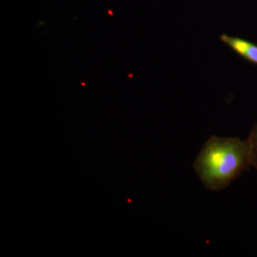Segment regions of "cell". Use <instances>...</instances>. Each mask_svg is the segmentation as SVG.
I'll list each match as a JSON object with an SVG mask.
<instances>
[{
  "label": "cell",
  "mask_w": 257,
  "mask_h": 257,
  "mask_svg": "<svg viewBox=\"0 0 257 257\" xmlns=\"http://www.w3.org/2000/svg\"><path fill=\"white\" fill-rule=\"evenodd\" d=\"M247 141L249 147L251 167L257 170V122L251 130Z\"/></svg>",
  "instance_id": "3957f363"
},
{
  "label": "cell",
  "mask_w": 257,
  "mask_h": 257,
  "mask_svg": "<svg viewBox=\"0 0 257 257\" xmlns=\"http://www.w3.org/2000/svg\"><path fill=\"white\" fill-rule=\"evenodd\" d=\"M220 39L223 43L226 44L245 60L257 64V45L244 39L226 34L221 35Z\"/></svg>",
  "instance_id": "7a4b0ae2"
},
{
  "label": "cell",
  "mask_w": 257,
  "mask_h": 257,
  "mask_svg": "<svg viewBox=\"0 0 257 257\" xmlns=\"http://www.w3.org/2000/svg\"><path fill=\"white\" fill-rule=\"evenodd\" d=\"M251 167L247 140L213 136L194 162V170L206 189L222 190Z\"/></svg>",
  "instance_id": "6da1fadb"
}]
</instances>
